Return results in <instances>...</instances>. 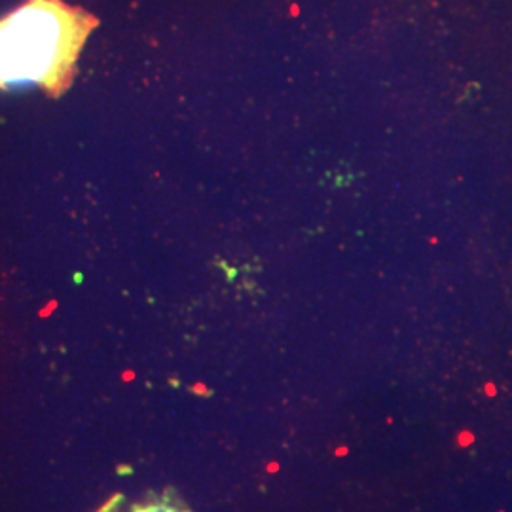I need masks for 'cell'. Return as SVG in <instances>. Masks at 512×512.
I'll use <instances>...</instances> for the list:
<instances>
[{"instance_id":"cell-2","label":"cell","mask_w":512,"mask_h":512,"mask_svg":"<svg viewBox=\"0 0 512 512\" xmlns=\"http://www.w3.org/2000/svg\"><path fill=\"white\" fill-rule=\"evenodd\" d=\"M131 512H186L179 503L171 501V499H158V501H150L147 505H139Z\"/></svg>"},{"instance_id":"cell-1","label":"cell","mask_w":512,"mask_h":512,"mask_svg":"<svg viewBox=\"0 0 512 512\" xmlns=\"http://www.w3.org/2000/svg\"><path fill=\"white\" fill-rule=\"evenodd\" d=\"M97 18L65 0H27L0 18V88L38 86L59 97Z\"/></svg>"}]
</instances>
